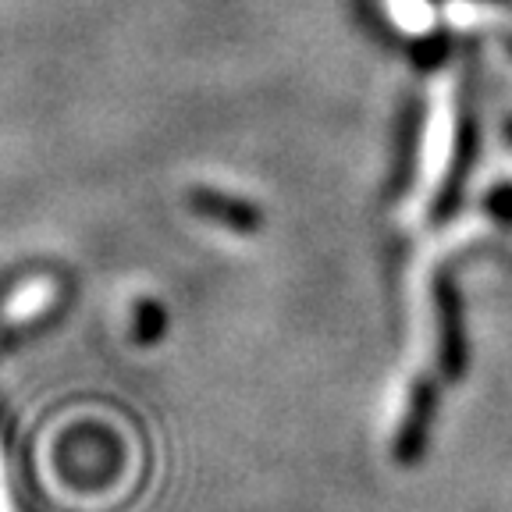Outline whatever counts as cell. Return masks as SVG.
<instances>
[{"instance_id":"1","label":"cell","mask_w":512,"mask_h":512,"mask_svg":"<svg viewBox=\"0 0 512 512\" xmlns=\"http://www.w3.org/2000/svg\"><path fill=\"white\" fill-rule=\"evenodd\" d=\"M434 331H438V370L445 381H463L470 367V342H466L463 296L448 274L434 278Z\"/></svg>"},{"instance_id":"2","label":"cell","mask_w":512,"mask_h":512,"mask_svg":"<svg viewBox=\"0 0 512 512\" xmlns=\"http://www.w3.org/2000/svg\"><path fill=\"white\" fill-rule=\"evenodd\" d=\"M477 143H480L477 118H473V107L463 104L456 118V132H452V157H448L445 178H441L438 192H434V207H431L434 221H448V217L463 207L466 185H470V175L477 168Z\"/></svg>"},{"instance_id":"3","label":"cell","mask_w":512,"mask_h":512,"mask_svg":"<svg viewBox=\"0 0 512 512\" xmlns=\"http://www.w3.org/2000/svg\"><path fill=\"white\" fill-rule=\"evenodd\" d=\"M434 416H438V381L431 377H416L413 388H409L406 409H402L399 431L392 441V459L399 466H416L427 456V445H431V427Z\"/></svg>"},{"instance_id":"4","label":"cell","mask_w":512,"mask_h":512,"mask_svg":"<svg viewBox=\"0 0 512 512\" xmlns=\"http://www.w3.org/2000/svg\"><path fill=\"white\" fill-rule=\"evenodd\" d=\"M189 207L200 217H207V221L221 224V228L239 232V235L260 232V224H264L260 207H253V203L242 200V196H232V192L207 189V185H200V189L189 192Z\"/></svg>"},{"instance_id":"5","label":"cell","mask_w":512,"mask_h":512,"mask_svg":"<svg viewBox=\"0 0 512 512\" xmlns=\"http://www.w3.org/2000/svg\"><path fill=\"white\" fill-rule=\"evenodd\" d=\"M420 139H424V107L409 96L399 118V146H395V168H392V192H406L416 178V160H420Z\"/></svg>"},{"instance_id":"6","label":"cell","mask_w":512,"mask_h":512,"mask_svg":"<svg viewBox=\"0 0 512 512\" xmlns=\"http://www.w3.org/2000/svg\"><path fill=\"white\" fill-rule=\"evenodd\" d=\"M448 57H452V40H448L445 32H427L424 40H416L413 47V64L420 72H434Z\"/></svg>"},{"instance_id":"7","label":"cell","mask_w":512,"mask_h":512,"mask_svg":"<svg viewBox=\"0 0 512 512\" xmlns=\"http://www.w3.org/2000/svg\"><path fill=\"white\" fill-rule=\"evenodd\" d=\"M164 331V313L157 303H139L136 306V335L139 342H157Z\"/></svg>"},{"instance_id":"8","label":"cell","mask_w":512,"mask_h":512,"mask_svg":"<svg viewBox=\"0 0 512 512\" xmlns=\"http://www.w3.org/2000/svg\"><path fill=\"white\" fill-rule=\"evenodd\" d=\"M484 210H488L495 221L512 224V182H502L484 196Z\"/></svg>"},{"instance_id":"9","label":"cell","mask_w":512,"mask_h":512,"mask_svg":"<svg viewBox=\"0 0 512 512\" xmlns=\"http://www.w3.org/2000/svg\"><path fill=\"white\" fill-rule=\"evenodd\" d=\"M502 132H505V143H509V146H512V118H509V121H505V128H502Z\"/></svg>"}]
</instances>
